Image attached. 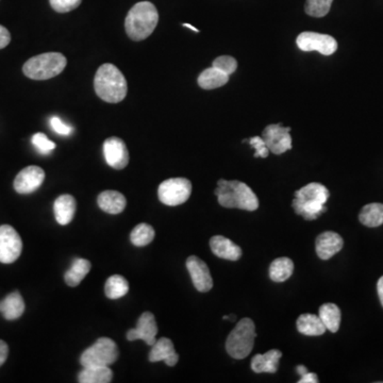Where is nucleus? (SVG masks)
I'll return each mask as SVG.
<instances>
[{"label": "nucleus", "instance_id": "f704fd0d", "mask_svg": "<svg viewBox=\"0 0 383 383\" xmlns=\"http://www.w3.org/2000/svg\"><path fill=\"white\" fill-rule=\"evenodd\" d=\"M82 0H49L51 8L58 13H67L77 9Z\"/></svg>", "mask_w": 383, "mask_h": 383}, {"label": "nucleus", "instance_id": "a19ab883", "mask_svg": "<svg viewBox=\"0 0 383 383\" xmlns=\"http://www.w3.org/2000/svg\"><path fill=\"white\" fill-rule=\"evenodd\" d=\"M377 290H378L379 299H380L381 305L383 307V276L379 279Z\"/></svg>", "mask_w": 383, "mask_h": 383}, {"label": "nucleus", "instance_id": "bb28decb", "mask_svg": "<svg viewBox=\"0 0 383 383\" xmlns=\"http://www.w3.org/2000/svg\"><path fill=\"white\" fill-rule=\"evenodd\" d=\"M319 317L325 325L326 329L335 333L341 325V310L335 303H324L319 308Z\"/></svg>", "mask_w": 383, "mask_h": 383}, {"label": "nucleus", "instance_id": "72a5a7b5", "mask_svg": "<svg viewBox=\"0 0 383 383\" xmlns=\"http://www.w3.org/2000/svg\"><path fill=\"white\" fill-rule=\"evenodd\" d=\"M212 66L216 67L218 70L224 72L225 74L230 76V75L234 74L236 68H238V62H236L234 57L221 56L213 61Z\"/></svg>", "mask_w": 383, "mask_h": 383}, {"label": "nucleus", "instance_id": "20e7f679", "mask_svg": "<svg viewBox=\"0 0 383 383\" xmlns=\"http://www.w3.org/2000/svg\"><path fill=\"white\" fill-rule=\"evenodd\" d=\"M158 21L159 13L156 6L149 1H141L131 8L126 17V32L130 39L140 42L155 31Z\"/></svg>", "mask_w": 383, "mask_h": 383}, {"label": "nucleus", "instance_id": "dca6fc26", "mask_svg": "<svg viewBox=\"0 0 383 383\" xmlns=\"http://www.w3.org/2000/svg\"><path fill=\"white\" fill-rule=\"evenodd\" d=\"M344 241L339 234L333 231H327L319 234L315 243L317 256L321 260H329L337 252H341Z\"/></svg>", "mask_w": 383, "mask_h": 383}, {"label": "nucleus", "instance_id": "f8f14e48", "mask_svg": "<svg viewBox=\"0 0 383 383\" xmlns=\"http://www.w3.org/2000/svg\"><path fill=\"white\" fill-rule=\"evenodd\" d=\"M187 268L197 291L206 293L212 289V276L206 262H203L198 256H191L187 258Z\"/></svg>", "mask_w": 383, "mask_h": 383}, {"label": "nucleus", "instance_id": "c9c22d12", "mask_svg": "<svg viewBox=\"0 0 383 383\" xmlns=\"http://www.w3.org/2000/svg\"><path fill=\"white\" fill-rule=\"evenodd\" d=\"M250 144L254 149H256L254 158H268L270 150L266 146L265 142L260 136H254L250 140Z\"/></svg>", "mask_w": 383, "mask_h": 383}, {"label": "nucleus", "instance_id": "ea45409f", "mask_svg": "<svg viewBox=\"0 0 383 383\" xmlns=\"http://www.w3.org/2000/svg\"><path fill=\"white\" fill-rule=\"evenodd\" d=\"M299 383H317L319 382V379H317V375L314 374V373L308 372L307 374L303 375L300 378V380L298 381Z\"/></svg>", "mask_w": 383, "mask_h": 383}, {"label": "nucleus", "instance_id": "e433bc0d", "mask_svg": "<svg viewBox=\"0 0 383 383\" xmlns=\"http://www.w3.org/2000/svg\"><path fill=\"white\" fill-rule=\"evenodd\" d=\"M50 125L53 129L57 132V133L61 134V136H68L72 133V127L66 125L60 118L57 116H53L50 120Z\"/></svg>", "mask_w": 383, "mask_h": 383}, {"label": "nucleus", "instance_id": "c85d7f7f", "mask_svg": "<svg viewBox=\"0 0 383 383\" xmlns=\"http://www.w3.org/2000/svg\"><path fill=\"white\" fill-rule=\"evenodd\" d=\"M359 220L364 226L371 228L383 225V203H369L363 207Z\"/></svg>", "mask_w": 383, "mask_h": 383}, {"label": "nucleus", "instance_id": "f257e3e1", "mask_svg": "<svg viewBox=\"0 0 383 383\" xmlns=\"http://www.w3.org/2000/svg\"><path fill=\"white\" fill-rule=\"evenodd\" d=\"M95 92L109 104H118L125 100L128 92L127 80L115 65L106 63L98 68L94 79Z\"/></svg>", "mask_w": 383, "mask_h": 383}, {"label": "nucleus", "instance_id": "393cba45", "mask_svg": "<svg viewBox=\"0 0 383 383\" xmlns=\"http://www.w3.org/2000/svg\"><path fill=\"white\" fill-rule=\"evenodd\" d=\"M113 378V373L109 366L84 367L78 375L80 383H109Z\"/></svg>", "mask_w": 383, "mask_h": 383}, {"label": "nucleus", "instance_id": "f03ea898", "mask_svg": "<svg viewBox=\"0 0 383 383\" xmlns=\"http://www.w3.org/2000/svg\"><path fill=\"white\" fill-rule=\"evenodd\" d=\"M214 193L218 203L224 208L246 211H256L259 208L258 197L246 183L241 181L221 179Z\"/></svg>", "mask_w": 383, "mask_h": 383}, {"label": "nucleus", "instance_id": "39448f33", "mask_svg": "<svg viewBox=\"0 0 383 383\" xmlns=\"http://www.w3.org/2000/svg\"><path fill=\"white\" fill-rule=\"evenodd\" d=\"M66 64V58L62 53H42L29 59L24 64L23 72L25 76L33 80H47L60 75Z\"/></svg>", "mask_w": 383, "mask_h": 383}, {"label": "nucleus", "instance_id": "cd10ccee", "mask_svg": "<svg viewBox=\"0 0 383 383\" xmlns=\"http://www.w3.org/2000/svg\"><path fill=\"white\" fill-rule=\"evenodd\" d=\"M294 272V263L291 259L278 258L270 266V277L274 282H284L289 279Z\"/></svg>", "mask_w": 383, "mask_h": 383}, {"label": "nucleus", "instance_id": "473e14b6", "mask_svg": "<svg viewBox=\"0 0 383 383\" xmlns=\"http://www.w3.org/2000/svg\"><path fill=\"white\" fill-rule=\"evenodd\" d=\"M31 142H32L33 146L37 148V151L42 153V155H48L56 148V144L51 142L44 133H41V132L35 133L32 136Z\"/></svg>", "mask_w": 383, "mask_h": 383}, {"label": "nucleus", "instance_id": "b1692460", "mask_svg": "<svg viewBox=\"0 0 383 383\" xmlns=\"http://www.w3.org/2000/svg\"><path fill=\"white\" fill-rule=\"evenodd\" d=\"M229 75L212 66L199 75L198 84L203 90H214L225 86L229 81Z\"/></svg>", "mask_w": 383, "mask_h": 383}, {"label": "nucleus", "instance_id": "9d476101", "mask_svg": "<svg viewBox=\"0 0 383 383\" xmlns=\"http://www.w3.org/2000/svg\"><path fill=\"white\" fill-rule=\"evenodd\" d=\"M23 250V241L13 227L0 226V262L10 264L17 261Z\"/></svg>", "mask_w": 383, "mask_h": 383}, {"label": "nucleus", "instance_id": "2f4dec72", "mask_svg": "<svg viewBox=\"0 0 383 383\" xmlns=\"http://www.w3.org/2000/svg\"><path fill=\"white\" fill-rule=\"evenodd\" d=\"M333 0H307L305 11L313 17H324L330 11Z\"/></svg>", "mask_w": 383, "mask_h": 383}, {"label": "nucleus", "instance_id": "a211bd4d", "mask_svg": "<svg viewBox=\"0 0 383 383\" xmlns=\"http://www.w3.org/2000/svg\"><path fill=\"white\" fill-rule=\"evenodd\" d=\"M210 247L215 256L225 260L236 261L242 256L240 246L223 236H213L210 240Z\"/></svg>", "mask_w": 383, "mask_h": 383}, {"label": "nucleus", "instance_id": "2eb2a0df", "mask_svg": "<svg viewBox=\"0 0 383 383\" xmlns=\"http://www.w3.org/2000/svg\"><path fill=\"white\" fill-rule=\"evenodd\" d=\"M158 335V325L156 321L155 315L150 312H144L140 317L136 328L130 329L127 333V339L129 341L143 339L146 344L153 346L155 344L156 337Z\"/></svg>", "mask_w": 383, "mask_h": 383}, {"label": "nucleus", "instance_id": "0eeeda50", "mask_svg": "<svg viewBox=\"0 0 383 383\" xmlns=\"http://www.w3.org/2000/svg\"><path fill=\"white\" fill-rule=\"evenodd\" d=\"M115 342L109 337H100L92 346L82 353L80 364L84 367L110 366L118 359Z\"/></svg>", "mask_w": 383, "mask_h": 383}, {"label": "nucleus", "instance_id": "a878e982", "mask_svg": "<svg viewBox=\"0 0 383 383\" xmlns=\"http://www.w3.org/2000/svg\"><path fill=\"white\" fill-rule=\"evenodd\" d=\"M91 268H92L91 262L86 259L80 258L74 260L70 270L65 272L64 279L67 286H72V288L78 286L90 272Z\"/></svg>", "mask_w": 383, "mask_h": 383}, {"label": "nucleus", "instance_id": "5701e85b", "mask_svg": "<svg viewBox=\"0 0 383 383\" xmlns=\"http://www.w3.org/2000/svg\"><path fill=\"white\" fill-rule=\"evenodd\" d=\"M297 329L301 335H308V337H319L327 330L321 317L310 313L301 314L298 317Z\"/></svg>", "mask_w": 383, "mask_h": 383}, {"label": "nucleus", "instance_id": "9b49d317", "mask_svg": "<svg viewBox=\"0 0 383 383\" xmlns=\"http://www.w3.org/2000/svg\"><path fill=\"white\" fill-rule=\"evenodd\" d=\"M291 128L283 127L282 124L268 125L262 132V139L268 150L274 155H281L292 149Z\"/></svg>", "mask_w": 383, "mask_h": 383}, {"label": "nucleus", "instance_id": "4c0bfd02", "mask_svg": "<svg viewBox=\"0 0 383 383\" xmlns=\"http://www.w3.org/2000/svg\"><path fill=\"white\" fill-rule=\"evenodd\" d=\"M11 42V35L3 26L0 25V49L5 48Z\"/></svg>", "mask_w": 383, "mask_h": 383}, {"label": "nucleus", "instance_id": "ddd939ff", "mask_svg": "<svg viewBox=\"0 0 383 383\" xmlns=\"http://www.w3.org/2000/svg\"><path fill=\"white\" fill-rule=\"evenodd\" d=\"M45 171L37 165H30L19 171L15 180V189L19 194H30L44 183Z\"/></svg>", "mask_w": 383, "mask_h": 383}, {"label": "nucleus", "instance_id": "423d86ee", "mask_svg": "<svg viewBox=\"0 0 383 383\" xmlns=\"http://www.w3.org/2000/svg\"><path fill=\"white\" fill-rule=\"evenodd\" d=\"M256 326L252 319L245 317L236 324L226 342L227 353L234 359L247 358L254 348L256 339Z\"/></svg>", "mask_w": 383, "mask_h": 383}, {"label": "nucleus", "instance_id": "58836bf2", "mask_svg": "<svg viewBox=\"0 0 383 383\" xmlns=\"http://www.w3.org/2000/svg\"><path fill=\"white\" fill-rule=\"evenodd\" d=\"M9 355V346L3 339H0V366L6 362Z\"/></svg>", "mask_w": 383, "mask_h": 383}, {"label": "nucleus", "instance_id": "37998d69", "mask_svg": "<svg viewBox=\"0 0 383 383\" xmlns=\"http://www.w3.org/2000/svg\"><path fill=\"white\" fill-rule=\"evenodd\" d=\"M183 26L185 27H187V28L191 29V30L195 31V32H199L198 29L195 28V27H193V26L189 25V24H183Z\"/></svg>", "mask_w": 383, "mask_h": 383}, {"label": "nucleus", "instance_id": "6ab92c4d", "mask_svg": "<svg viewBox=\"0 0 383 383\" xmlns=\"http://www.w3.org/2000/svg\"><path fill=\"white\" fill-rule=\"evenodd\" d=\"M76 199L72 195L64 194L59 196L53 203V213L58 224L66 226L72 222L76 213Z\"/></svg>", "mask_w": 383, "mask_h": 383}, {"label": "nucleus", "instance_id": "6e6552de", "mask_svg": "<svg viewBox=\"0 0 383 383\" xmlns=\"http://www.w3.org/2000/svg\"><path fill=\"white\" fill-rule=\"evenodd\" d=\"M192 183L187 178H171L159 185L160 201L169 207L180 206L191 196Z\"/></svg>", "mask_w": 383, "mask_h": 383}, {"label": "nucleus", "instance_id": "c756f323", "mask_svg": "<svg viewBox=\"0 0 383 383\" xmlns=\"http://www.w3.org/2000/svg\"><path fill=\"white\" fill-rule=\"evenodd\" d=\"M129 292V282L125 277L113 275L109 277L104 286V293L110 299H118L124 297Z\"/></svg>", "mask_w": 383, "mask_h": 383}, {"label": "nucleus", "instance_id": "4468645a", "mask_svg": "<svg viewBox=\"0 0 383 383\" xmlns=\"http://www.w3.org/2000/svg\"><path fill=\"white\" fill-rule=\"evenodd\" d=\"M104 155L106 163L115 169H125L129 163V153L125 142L115 136L104 141Z\"/></svg>", "mask_w": 383, "mask_h": 383}, {"label": "nucleus", "instance_id": "79ce46f5", "mask_svg": "<svg viewBox=\"0 0 383 383\" xmlns=\"http://www.w3.org/2000/svg\"><path fill=\"white\" fill-rule=\"evenodd\" d=\"M296 371H297V373L300 375V377L303 376V375L307 374L308 373L307 367L303 366V365H298V366L296 367Z\"/></svg>", "mask_w": 383, "mask_h": 383}, {"label": "nucleus", "instance_id": "1a4fd4ad", "mask_svg": "<svg viewBox=\"0 0 383 383\" xmlns=\"http://www.w3.org/2000/svg\"><path fill=\"white\" fill-rule=\"evenodd\" d=\"M296 44L300 50L306 53L319 51L324 56H331L337 50V42L335 37L311 31L300 33L296 39Z\"/></svg>", "mask_w": 383, "mask_h": 383}, {"label": "nucleus", "instance_id": "7ed1b4c3", "mask_svg": "<svg viewBox=\"0 0 383 383\" xmlns=\"http://www.w3.org/2000/svg\"><path fill=\"white\" fill-rule=\"evenodd\" d=\"M330 196L325 185L312 183L296 191L295 199L292 203L294 210L305 220L314 221L327 211L325 203Z\"/></svg>", "mask_w": 383, "mask_h": 383}, {"label": "nucleus", "instance_id": "412c9836", "mask_svg": "<svg viewBox=\"0 0 383 383\" xmlns=\"http://www.w3.org/2000/svg\"><path fill=\"white\" fill-rule=\"evenodd\" d=\"M100 208L109 214H120L127 206V199L118 191H104L98 195Z\"/></svg>", "mask_w": 383, "mask_h": 383}, {"label": "nucleus", "instance_id": "4be33fe9", "mask_svg": "<svg viewBox=\"0 0 383 383\" xmlns=\"http://www.w3.org/2000/svg\"><path fill=\"white\" fill-rule=\"evenodd\" d=\"M25 312V301L19 292L9 294L5 299L0 301V313L8 321L19 319Z\"/></svg>", "mask_w": 383, "mask_h": 383}, {"label": "nucleus", "instance_id": "7c9ffc66", "mask_svg": "<svg viewBox=\"0 0 383 383\" xmlns=\"http://www.w3.org/2000/svg\"><path fill=\"white\" fill-rule=\"evenodd\" d=\"M155 229L148 224H139L134 227L133 230L130 234V241L134 246L143 247L146 245L150 244L155 239Z\"/></svg>", "mask_w": 383, "mask_h": 383}, {"label": "nucleus", "instance_id": "f3484780", "mask_svg": "<svg viewBox=\"0 0 383 383\" xmlns=\"http://www.w3.org/2000/svg\"><path fill=\"white\" fill-rule=\"evenodd\" d=\"M148 359L150 362L164 361L167 366H175L179 360V355L176 353L173 342L167 337H161L153 345Z\"/></svg>", "mask_w": 383, "mask_h": 383}, {"label": "nucleus", "instance_id": "aec40b11", "mask_svg": "<svg viewBox=\"0 0 383 383\" xmlns=\"http://www.w3.org/2000/svg\"><path fill=\"white\" fill-rule=\"evenodd\" d=\"M281 357V351H277V349H272L264 355L258 353L252 360V371L256 374H261V373L275 374L278 371Z\"/></svg>", "mask_w": 383, "mask_h": 383}]
</instances>
